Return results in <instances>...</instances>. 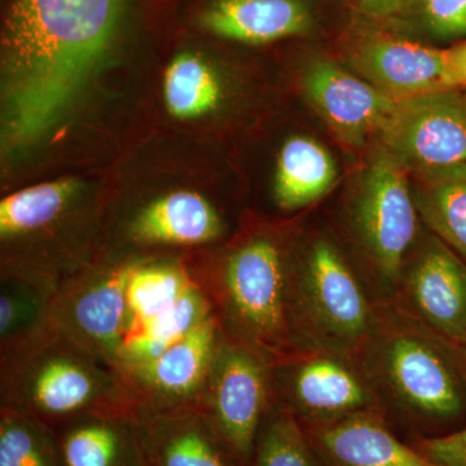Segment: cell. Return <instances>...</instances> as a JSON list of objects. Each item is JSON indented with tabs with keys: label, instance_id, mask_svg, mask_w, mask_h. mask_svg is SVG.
<instances>
[{
	"label": "cell",
	"instance_id": "cell-14",
	"mask_svg": "<svg viewBox=\"0 0 466 466\" xmlns=\"http://www.w3.org/2000/svg\"><path fill=\"white\" fill-rule=\"evenodd\" d=\"M135 416L148 466H240L200 404Z\"/></svg>",
	"mask_w": 466,
	"mask_h": 466
},
{
	"label": "cell",
	"instance_id": "cell-30",
	"mask_svg": "<svg viewBox=\"0 0 466 466\" xmlns=\"http://www.w3.org/2000/svg\"><path fill=\"white\" fill-rule=\"evenodd\" d=\"M464 346H465V348H466V341H465V345H464Z\"/></svg>",
	"mask_w": 466,
	"mask_h": 466
},
{
	"label": "cell",
	"instance_id": "cell-20",
	"mask_svg": "<svg viewBox=\"0 0 466 466\" xmlns=\"http://www.w3.org/2000/svg\"><path fill=\"white\" fill-rule=\"evenodd\" d=\"M336 180V162L320 143L311 137H290L279 156L276 204L283 210H299L323 198Z\"/></svg>",
	"mask_w": 466,
	"mask_h": 466
},
{
	"label": "cell",
	"instance_id": "cell-23",
	"mask_svg": "<svg viewBox=\"0 0 466 466\" xmlns=\"http://www.w3.org/2000/svg\"><path fill=\"white\" fill-rule=\"evenodd\" d=\"M249 466H328L293 412L276 397L260 425Z\"/></svg>",
	"mask_w": 466,
	"mask_h": 466
},
{
	"label": "cell",
	"instance_id": "cell-4",
	"mask_svg": "<svg viewBox=\"0 0 466 466\" xmlns=\"http://www.w3.org/2000/svg\"><path fill=\"white\" fill-rule=\"evenodd\" d=\"M459 345L400 306L377 308L364 368L395 403L421 419L449 420L466 406Z\"/></svg>",
	"mask_w": 466,
	"mask_h": 466
},
{
	"label": "cell",
	"instance_id": "cell-8",
	"mask_svg": "<svg viewBox=\"0 0 466 466\" xmlns=\"http://www.w3.org/2000/svg\"><path fill=\"white\" fill-rule=\"evenodd\" d=\"M408 171L389 153L368 168L359 189L352 223L380 284L397 293L401 268L417 231L415 200Z\"/></svg>",
	"mask_w": 466,
	"mask_h": 466
},
{
	"label": "cell",
	"instance_id": "cell-18",
	"mask_svg": "<svg viewBox=\"0 0 466 466\" xmlns=\"http://www.w3.org/2000/svg\"><path fill=\"white\" fill-rule=\"evenodd\" d=\"M202 25L223 38L265 45L305 32L309 14L300 0H216Z\"/></svg>",
	"mask_w": 466,
	"mask_h": 466
},
{
	"label": "cell",
	"instance_id": "cell-3",
	"mask_svg": "<svg viewBox=\"0 0 466 466\" xmlns=\"http://www.w3.org/2000/svg\"><path fill=\"white\" fill-rule=\"evenodd\" d=\"M0 408L51 429L88 413L134 410L115 370L54 325L0 354Z\"/></svg>",
	"mask_w": 466,
	"mask_h": 466
},
{
	"label": "cell",
	"instance_id": "cell-7",
	"mask_svg": "<svg viewBox=\"0 0 466 466\" xmlns=\"http://www.w3.org/2000/svg\"><path fill=\"white\" fill-rule=\"evenodd\" d=\"M275 400L272 364L225 337L200 406L240 466H249L260 425Z\"/></svg>",
	"mask_w": 466,
	"mask_h": 466
},
{
	"label": "cell",
	"instance_id": "cell-1",
	"mask_svg": "<svg viewBox=\"0 0 466 466\" xmlns=\"http://www.w3.org/2000/svg\"><path fill=\"white\" fill-rule=\"evenodd\" d=\"M122 0H16L3 34V135L41 140L108 48Z\"/></svg>",
	"mask_w": 466,
	"mask_h": 466
},
{
	"label": "cell",
	"instance_id": "cell-25",
	"mask_svg": "<svg viewBox=\"0 0 466 466\" xmlns=\"http://www.w3.org/2000/svg\"><path fill=\"white\" fill-rule=\"evenodd\" d=\"M0 466H63L54 431L32 417L0 408Z\"/></svg>",
	"mask_w": 466,
	"mask_h": 466
},
{
	"label": "cell",
	"instance_id": "cell-24",
	"mask_svg": "<svg viewBox=\"0 0 466 466\" xmlns=\"http://www.w3.org/2000/svg\"><path fill=\"white\" fill-rule=\"evenodd\" d=\"M164 91L168 112L182 119L208 115L220 100L216 73L193 54H180L171 61Z\"/></svg>",
	"mask_w": 466,
	"mask_h": 466
},
{
	"label": "cell",
	"instance_id": "cell-2",
	"mask_svg": "<svg viewBox=\"0 0 466 466\" xmlns=\"http://www.w3.org/2000/svg\"><path fill=\"white\" fill-rule=\"evenodd\" d=\"M192 267L227 339L271 364L299 350L289 321L290 259L275 236L251 233Z\"/></svg>",
	"mask_w": 466,
	"mask_h": 466
},
{
	"label": "cell",
	"instance_id": "cell-13",
	"mask_svg": "<svg viewBox=\"0 0 466 466\" xmlns=\"http://www.w3.org/2000/svg\"><path fill=\"white\" fill-rule=\"evenodd\" d=\"M306 92L325 121L346 142L360 146L368 135L380 134L397 100L332 63L309 67Z\"/></svg>",
	"mask_w": 466,
	"mask_h": 466
},
{
	"label": "cell",
	"instance_id": "cell-28",
	"mask_svg": "<svg viewBox=\"0 0 466 466\" xmlns=\"http://www.w3.org/2000/svg\"><path fill=\"white\" fill-rule=\"evenodd\" d=\"M444 84L466 91V41L443 50Z\"/></svg>",
	"mask_w": 466,
	"mask_h": 466
},
{
	"label": "cell",
	"instance_id": "cell-11",
	"mask_svg": "<svg viewBox=\"0 0 466 466\" xmlns=\"http://www.w3.org/2000/svg\"><path fill=\"white\" fill-rule=\"evenodd\" d=\"M401 308L459 346L466 341V260L433 235L404 262Z\"/></svg>",
	"mask_w": 466,
	"mask_h": 466
},
{
	"label": "cell",
	"instance_id": "cell-9",
	"mask_svg": "<svg viewBox=\"0 0 466 466\" xmlns=\"http://www.w3.org/2000/svg\"><path fill=\"white\" fill-rule=\"evenodd\" d=\"M380 137L408 173L466 164V91L443 88L398 101Z\"/></svg>",
	"mask_w": 466,
	"mask_h": 466
},
{
	"label": "cell",
	"instance_id": "cell-15",
	"mask_svg": "<svg viewBox=\"0 0 466 466\" xmlns=\"http://www.w3.org/2000/svg\"><path fill=\"white\" fill-rule=\"evenodd\" d=\"M303 428L328 466H440L419 450L401 443L379 410Z\"/></svg>",
	"mask_w": 466,
	"mask_h": 466
},
{
	"label": "cell",
	"instance_id": "cell-6",
	"mask_svg": "<svg viewBox=\"0 0 466 466\" xmlns=\"http://www.w3.org/2000/svg\"><path fill=\"white\" fill-rule=\"evenodd\" d=\"M357 358L302 348L272 364L275 394L302 425L377 410L375 383Z\"/></svg>",
	"mask_w": 466,
	"mask_h": 466
},
{
	"label": "cell",
	"instance_id": "cell-26",
	"mask_svg": "<svg viewBox=\"0 0 466 466\" xmlns=\"http://www.w3.org/2000/svg\"><path fill=\"white\" fill-rule=\"evenodd\" d=\"M426 24L441 36L466 35V0H422Z\"/></svg>",
	"mask_w": 466,
	"mask_h": 466
},
{
	"label": "cell",
	"instance_id": "cell-22",
	"mask_svg": "<svg viewBox=\"0 0 466 466\" xmlns=\"http://www.w3.org/2000/svg\"><path fill=\"white\" fill-rule=\"evenodd\" d=\"M84 184L61 177L9 193L0 202L2 244L23 238L81 198Z\"/></svg>",
	"mask_w": 466,
	"mask_h": 466
},
{
	"label": "cell",
	"instance_id": "cell-21",
	"mask_svg": "<svg viewBox=\"0 0 466 466\" xmlns=\"http://www.w3.org/2000/svg\"><path fill=\"white\" fill-rule=\"evenodd\" d=\"M56 291L42 281L17 275L0 276V354L52 327Z\"/></svg>",
	"mask_w": 466,
	"mask_h": 466
},
{
	"label": "cell",
	"instance_id": "cell-17",
	"mask_svg": "<svg viewBox=\"0 0 466 466\" xmlns=\"http://www.w3.org/2000/svg\"><path fill=\"white\" fill-rule=\"evenodd\" d=\"M52 431L63 466H148L134 410L88 413Z\"/></svg>",
	"mask_w": 466,
	"mask_h": 466
},
{
	"label": "cell",
	"instance_id": "cell-10",
	"mask_svg": "<svg viewBox=\"0 0 466 466\" xmlns=\"http://www.w3.org/2000/svg\"><path fill=\"white\" fill-rule=\"evenodd\" d=\"M225 332L216 315L122 379L134 412L198 406Z\"/></svg>",
	"mask_w": 466,
	"mask_h": 466
},
{
	"label": "cell",
	"instance_id": "cell-5",
	"mask_svg": "<svg viewBox=\"0 0 466 466\" xmlns=\"http://www.w3.org/2000/svg\"><path fill=\"white\" fill-rule=\"evenodd\" d=\"M376 314L357 275L329 241L315 240L299 266L290 262L289 321L297 348L359 358Z\"/></svg>",
	"mask_w": 466,
	"mask_h": 466
},
{
	"label": "cell",
	"instance_id": "cell-19",
	"mask_svg": "<svg viewBox=\"0 0 466 466\" xmlns=\"http://www.w3.org/2000/svg\"><path fill=\"white\" fill-rule=\"evenodd\" d=\"M413 175V200L425 225L466 260V164Z\"/></svg>",
	"mask_w": 466,
	"mask_h": 466
},
{
	"label": "cell",
	"instance_id": "cell-12",
	"mask_svg": "<svg viewBox=\"0 0 466 466\" xmlns=\"http://www.w3.org/2000/svg\"><path fill=\"white\" fill-rule=\"evenodd\" d=\"M227 223L207 196L174 189L156 196L128 214L121 238L128 253L144 250H204L225 238Z\"/></svg>",
	"mask_w": 466,
	"mask_h": 466
},
{
	"label": "cell",
	"instance_id": "cell-16",
	"mask_svg": "<svg viewBox=\"0 0 466 466\" xmlns=\"http://www.w3.org/2000/svg\"><path fill=\"white\" fill-rule=\"evenodd\" d=\"M352 63L370 84L397 101L447 88L443 50L406 39L375 36L355 51Z\"/></svg>",
	"mask_w": 466,
	"mask_h": 466
},
{
	"label": "cell",
	"instance_id": "cell-27",
	"mask_svg": "<svg viewBox=\"0 0 466 466\" xmlns=\"http://www.w3.org/2000/svg\"><path fill=\"white\" fill-rule=\"evenodd\" d=\"M417 450L440 466H466V428L444 437L419 441Z\"/></svg>",
	"mask_w": 466,
	"mask_h": 466
},
{
	"label": "cell",
	"instance_id": "cell-29",
	"mask_svg": "<svg viewBox=\"0 0 466 466\" xmlns=\"http://www.w3.org/2000/svg\"><path fill=\"white\" fill-rule=\"evenodd\" d=\"M413 0H359L361 11L372 17H389L400 14Z\"/></svg>",
	"mask_w": 466,
	"mask_h": 466
}]
</instances>
